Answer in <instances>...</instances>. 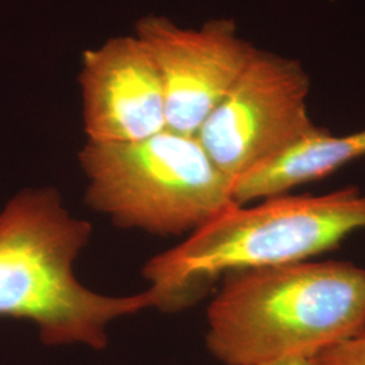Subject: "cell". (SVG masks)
Masks as SVG:
<instances>
[{
  "instance_id": "cell-6",
  "label": "cell",
  "mask_w": 365,
  "mask_h": 365,
  "mask_svg": "<svg viewBox=\"0 0 365 365\" xmlns=\"http://www.w3.org/2000/svg\"><path fill=\"white\" fill-rule=\"evenodd\" d=\"M133 34L158 69L168 129L187 135L197 134L259 51L229 18L182 27L149 14L135 22Z\"/></svg>"
},
{
  "instance_id": "cell-9",
  "label": "cell",
  "mask_w": 365,
  "mask_h": 365,
  "mask_svg": "<svg viewBox=\"0 0 365 365\" xmlns=\"http://www.w3.org/2000/svg\"><path fill=\"white\" fill-rule=\"evenodd\" d=\"M310 364L365 365V327L314 356Z\"/></svg>"
},
{
  "instance_id": "cell-1",
  "label": "cell",
  "mask_w": 365,
  "mask_h": 365,
  "mask_svg": "<svg viewBox=\"0 0 365 365\" xmlns=\"http://www.w3.org/2000/svg\"><path fill=\"white\" fill-rule=\"evenodd\" d=\"M91 235L52 187L14 196L0 212V318L29 321L46 345L105 349L114 321L161 307L150 287L113 297L78 280L75 262Z\"/></svg>"
},
{
  "instance_id": "cell-8",
  "label": "cell",
  "mask_w": 365,
  "mask_h": 365,
  "mask_svg": "<svg viewBox=\"0 0 365 365\" xmlns=\"http://www.w3.org/2000/svg\"><path fill=\"white\" fill-rule=\"evenodd\" d=\"M365 157V129L334 135L319 128L259 170L238 179L233 185L237 205L283 195L304 182L330 173Z\"/></svg>"
},
{
  "instance_id": "cell-2",
  "label": "cell",
  "mask_w": 365,
  "mask_h": 365,
  "mask_svg": "<svg viewBox=\"0 0 365 365\" xmlns=\"http://www.w3.org/2000/svg\"><path fill=\"white\" fill-rule=\"evenodd\" d=\"M207 309L206 344L225 365L314 356L365 327V268L300 261L223 274Z\"/></svg>"
},
{
  "instance_id": "cell-10",
  "label": "cell",
  "mask_w": 365,
  "mask_h": 365,
  "mask_svg": "<svg viewBox=\"0 0 365 365\" xmlns=\"http://www.w3.org/2000/svg\"><path fill=\"white\" fill-rule=\"evenodd\" d=\"M269 365H312L310 360H304V359H294V360H287V361H280V363H274Z\"/></svg>"
},
{
  "instance_id": "cell-5",
  "label": "cell",
  "mask_w": 365,
  "mask_h": 365,
  "mask_svg": "<svg viewBox=\"0 0 365 365\" xmlns=\"http://www.w3.org/2000/svg\"><path fill=\"white\" fill-rule=\"evenodd\" d=\"M310 87L299 60L259 49L196 138L235 182L321 128L309 113Z\"/></svg>"
},
{
  "instance_id": "cell-7",
  "label": "cell",
  "mask_w": 365,
  "mask_h": 365,
  "mask_svg": "<svg viewBox=\"0 0 365 365\" xmlns=\"http://www.w3.org/2000/svg\"><path fill=\"white\" fill-rule=\"evenodd\" d=\"M78 87L87 141L133 143L168 129L158 69L134 34L84 51Z\"/></svg>"
},
{
  "instance_id": "cell-3",
  "label": "cell",
  "mask_w": 365,
  "mask_h": 365,
  "mask_svg": "<svg viewBox=\"0 0 365 365\" xmlns=\"http://www.w3.org/2000/svg\"><path fill=\"white\" fill-rule=\"evenodd\" d=\"M365 229V194L348 187L324 195H276L235 205L178 247L145 264L163 309L188 304L221 274L313 259Z\"/></svg>"
},
{
  "instance_id": "cell-4",
  "label": "cell",
  "mask_w": 365,
  "mask_h": 365,
  "mask_svg": "<svg viewBox=\"0 0 365 365\" xmlns=\"http://www.w3.org/2000/svg\"><path fill=\"white\" fill-rule=\"evenodd\" d=\"M78 161L90 206L126 229L192 233L237 205L235 182L196 135L165 129L133 143L87 141Z\"/></svg>"
}]
</instances>
